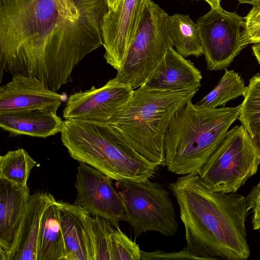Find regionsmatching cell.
Listing matches in <instances>:
<instances>
[{
	"mask_svg": "<svg viewBox=\"0 0 260 260\" xmlns=\"http://www.w3.org/2000/svg\"><path fill=\"white\" fill-rule=\"evenodd\" d=\"M249 210L252 212L251 223L254 230L260 229V179L246 197Z\"/></svg>",
	"mask_w": 260,
	"mask_h": 260,
	"instance_id": "obj_27",
	"label": "cell"
},
{
	"mask_svg": "<svg viewBox=\"0 0 260 260\" xmlns=\"http://www.w3.org/2000/svg\"><path fill=\"white\" fill-rule=\"evenodd\" d=\"M106 0H0V67L57 91L103 45Z\"/></svg>",
	"mask_w": 260,
	"mask_h": 260,
	"instance_id": "obj_1",
	"label": "cell"
},
{
	"mask_svg": "<svg viewBox=\"0 0 260 260\" xmlns=\"http://www.w3.org/2000/svg\"><path fill=\"white\" fill-rule=\"evenodd\" d=\"M95 260H111V239L114 226L106 219L91 216Z\"/></svg>",
	"mask_w": 260,
	"mask_h": 260,
	"instance_id": "obj_24",
	"label": "cell"
},
{
	"mask_svg": "<svg viewBox=\"0 0 260 260\" xmlns=\"http://www.w3.org/2000/svg\"><path fill=\"white\" fill-rule=\"evenodd\" d=\"M185 229L186 247L203 260H246L250 256L245 222L246 197L212 191L199 174L182 175L169 183Z\"/></svg>",
	"mask_w": 260,
	"mask_h": 260,
	"instance_id": "obj_2",
	"label": "cell"
},
{
	"mask_svg": "<svg viewBox=\"0 0 260 260\" xmlns=\"http://www.w3.org/2000/svg\"><path fill=\"white\" fill-rule=\"evenodd\" d=\"M199 90L161 91L142 86L107 123L141 155L165 166V137L171 120Z\"/></svg>",
	"mask_w": 260,
	"mask_h": 260,
	"instance_id": "obj_5",
	"label": "cell"
},
{
	"mask_svg": "<svg viewBox=\"0 0 260 260\" xmlns=\"http://www.w3.org/2000/svg\"><path fill=\"white\" fill-rule=\"evenodd\" d=\"M202 79L194 63L171 46L142 86L161 91L188 90L199 89Z\"/></svg>",
	"mask_w": 260,
	"mask_h": 260,
	"instance_id": "obj_16",
	"label": "cell"
},
{
	"mask_svg": "<svg viewBox=\"0 0 260 260\" xmlns=\"http://www.w3.org/2000/svg\"><path fill=\"white\" fill-rule=\"evenodd\" d=\"M154 259H196L203 260L192 254L186 246L178 252H167L162 250L146 252L141 250V260Z\"/></svg>",
	"mask_w": 260,
	"mask_h": 260,
	"instance_id": "obj_26",
	"label": "cell"
},
{
	"mask_svg": "<svg viewBox=\"0 0 260 260\" xmlns=\"http://www.w3.org/2000/svg\"><path fill=\"white\" fill-rule=\"evenodd\" d=\"M253 54L260 65V42L254 43L252 46Z\"/></svg>",
	"mask_w": 260,
	"mask_h": 260,
	"instance_id": "obj_30",
	"label": "cell"
},
{
	"mask_svg": "<svg viewBox=\"0 0 260 260\" xmlns=\"http://www.w3.org/2000/svg\"><path fill=\"white\" fill-rule=\"evenodd\" d=\"M63 100L61 94L35 77L13 75L11 81L0 87V113L35 109L57 112Z\"/></svg>",
	"mask_w": 260,
	"mask_h": 260,
	"instance_id": "obj_13",
	"label": "cell"
},
{
	"mask_svg": "<svg viewBox=\"0 0 260 260\" xmlns=\"http://www.w3.org/2000/svg\"><path fill=\"white\" fill-rule=\"evenodd\" d=\"M124 210V220L132 227L135 238L147 232L165 236L175 235L179 225L169 192L161 184L143 182L117 181Z\"/></svg>",
	"mask_w": 260,
	"mask_h": 260,
	"instance_id": "obj_8",
	"label": "cell"
},
{
	"mask_svg": "<svg viewBox=\"0 0 260 260\" xmlns=\"http://www.w3.org/2000/svg\"><path fill=\"white\" fill-rule=\"evenodd\" d=\"M60 133L72 158L112 180L143 182L156 173L158 166L135 150L107 122L67 119Z\"/></svg>",
	"mask_w": 260,
	"mask_h": 260,
	"instance_id": "obj_4",
	"label": "cell"
},
{
	"mask_svg": "<svg viewBox=\"0 0 260 260\" xmlns=\"http://www.w3.org/2000/svg\"><path fill=\"white\" fill-rule=\"evenodd\" d=\"M260 164L251 138L242 125L229 131L202 167L199 176L210 190L234 193L257 172Z\"/></svg>",
	"mask_w": 260,
	"mask_h": 260,
	"instance_id": "obj_7",
	"label": "cell"
},
{
	"mask_svg": "<svg viewBox=\"0 0 260 260\" xmlns=\"http://www.w3.org/2000/svg\"><path fill=\"white\" fill-rule=\"evenodd\" d=\"M243 40L246 46L260 42V24L246 27Z\"/></svg>",
	"mask_w": 260,
	"mask_h": 260,
	"instance_id": "obj_28",
	"label": "cell"
},
{
	"mask_svg": "<svg viewBox=\"0 0 260 260\" xmlns=\"http://www.w3.org/2000/svg\"><path fill=\"white\" fill-rule=\"evenodd\" d=\"M238 117V107L205 109L188 101L174 114L165 137L167 170L199 174Z\"/></svg>",
	"mask_w": 260,
	"mask_h": 260,
	"instance_id": "obj_3",
	"label": "cell"
},
{
	"mask_svg": "<svg viewBox=\"0 0 260 260\" xmlns=\"http://www.w3.org/2000/svg\"><path fill=\"white\" fill-rule=\"evenodd\" d=\"M66 256L60 224L58 201L53 197L41 218L37 260H66Z\"/></svg>",
	"mask_w": 260,
	"mask_h": 260,
	"instance_id": "obj_19",
	"label": "cell"
},
{
	"mask_svg": "<svg viewBox=\"0 0 260 260\" xmlns=\"http://www.w3.org/2000/svg\"><path fill=\"white\" fill-rule=\"evenodd\" d=\"M27 185L0 179V260H9L30 197Z\"/></svg>",
	"mask_w": 260,
	"mask_h": 260,
	"instance_id": "obj_14",
	"label": "cell"
},
{
	"mask_svg": "<svg viewBox=\"0 0 260 260\" xmlns=\"http://www.w3.org/2000/svg\"><path fill=\"white\" fill-rule=\"evenodd\" d=\"M147 1L119 0L115 9H109L104 17V57L117 71L122 66Z\"/></svg>",
	"mask_w": 260,
	"mask_h": 260,
	"instance_id": "obj_11",
	"label": "cell"
},
{
	"mask_svg": "<svg viewBox=\"0 0 260 260\" xmlns=\"http://www.w3.org/2000/svg\"><path fill=\"white\" fill-rule=\"evenodd\" d=\"M251 140L256 153L260 159V137L252 138Z\"/></svg>",
	"mask_w": 260,
	"mask_h": 260,
	"instance_id": "obj_31",
	"label": "cell"
},
{
	"mask_svg": "<svg viewBox=\"0 0 260 260\" xmlns=\"http://www.w3.org/2000/svg\"><path fill=\"white\" fill-rule=\"evenodd\" d=\"M64 121L57 112L35 109L0 113V127L12 136L47 138L61 133Z\"/></svg>",
	"mask_w": 260,
	"mask_h": 260,
	"instance_id": "obj_17",
	"label": "cell"
},
{
	"mask_svg": "<svg viewBox=\"0 0 260 260\" xmlns=\"http://www.w3.org/2000/svg\"><path fill=\"white\" fill-rule=\"evenodd\" d=\"M206 1L212 9H215L220 7L221 0H204Z\"/></svg>",
	"mask_w": 260,
	"mask_h": 260,
	"instance_id": "obj_33",
	"label": "cell"
},
{
	"mask_svg": "<svg viewBox=\"0 0 260 260\" xmlns=\"http://www.w3.org/2000/svg\"><path fill=\"white\" fill-rule=\"evenodd\" d=\"M207 69L221 70L228 67L246 47L243 37L245 17L224 10L220 6L212 9L198 18Z\"/></svg>",
	"mask_w": 260,
	"mask_h": 260,
	"instance_id": "obj_9",
	"label": "cell"
},
{
	"mask_svg": "<svg viewBox=\"0 0 260 260\" xmlns=\"http://www.w3.org/2000/svg\"><path fill=\"white\" fill-rule=\"evenodd\" d=\"M167 27L171 46L185 58L203 55L199 26L190 17L182 14L169 15Z\"/></svg>",
	"mask_w": 260,
	"mask_h": 260,
	"instance_id": "obj_20",
	"label": "cell"
},
{
	"mask_svg": "<svg viewBox=\"0 0 260 260\" xmlns=\"http://www.w3.org/2000/svg\"><path fill=\"white\" fill-rule=\"evenodd\" d=\"M66 260H95L91 215L76 205L58 201Z\"/></svg>",
	"mask_w": 260,
	"mask_h": 260,
	"instance_id": "obj_15",
	"label": "cell"
},
{
	"mask_svg": "<svg viewBox=\"0 0 260 260\" xmlns=\"http://www.w3.org/2000/svg\"><path fill=\"white\" fill-rule=\"evenodd\" d=\"M242 103L238 106V119L251 138L260 137V74L254 75Z\"/></svg>",
	"mask_w": 260,
	"mask_h": 260,
	"instance_id": "obj_23",
	"label": "cell"
},
{
	"mask_svg": "<svg viewBox=\"0 0 260 260\" xmlns=\"http://www.w3.org/2000/svg\"><path fill=\"white\" fill-rule=\"evenodd\" d=\"M37 162L23 148L10 150L0 157V179L26 186L31 170Z\"/></svg>",
	"mask_w": 260,
	"mask_h": 260,
	"instance_id": "obj_22",
	"label": "cell"
},
{
	"mask_svg": "<svg viewBox=\"0 0 260 260\" xmlns=\"http://www.w3.org/2000/svg\"><path fill=\"white\" fill-rule=\"evenodd\" d=\"M53 197L50 193L42 191H38L30 194L9 260H37L41 218Z\"/></svg>",
	"mask_w": 260,
	"mask_h": 260,
	"instance_id": "obj_18",
	"label": "cell"
},
{
	"mask_svg": "<svg viewBox=\"0 0 260 260\" xmlns=\"http://www.w3.org/2000/svg\"><path fill=\"white\" fill-rule=\"evenodd\" d=\"M245 19L246 27L260 24V7H253L245 17Z\"/></svg>",
	"mask_w": 260,
	"mask_h": 260,
	"instance_id": "obj_29",
	"label": "cell"
},
{
	"mask_svg": "<svg viewBox=\"0 0 260 260\" xmlns=\"http://www.w3.org/2000/svg\"><path fill=\"white\" fill-rule=\"evenodd\" d=\"M168 16L148 0L122 66L111 79L113 83L133 89L143 85L172 46L167 27Z\"/></svg>",
	"mask_w": 260,
	"mask_h": 260,
	"instance_id": "obj_6",
	"label": "cell"
},
{
	"mask_svg": "<svg viewBox=\"0 0 260 260\" xmlns=\"http://www.w3.org/2000/svg\"><path fill=\"white\" fill-rule=\"evenodd\" d=\"M112 180L100 170L80 162L76 175L75 204L91 216L101 217L119 227L120 221L124 220V210Z\"/></svg>",
	"mask_w": 260,
	"mask_h": 260,
	"instance_id": "obj_10",
	"label": "cell"
},
{
	"mask_svg": "<svg viewBox=\"0 0 260 260\" xmlns=\"http://www.w3.org/2000/svg\"><path fill=\"white\" fill-rule=\"evenodd\" d=\"M119 1V0H106L109 7V9H115Z\"/></svg>",
	"mask_w": 260,
	"mask_h": 260,
	"instance_id": "obj_34",
	"label": "cell"
},
{
	"mask_svg": "<svg viewBox=\"0 0 260 260\" xmlns=\"http://www.w3.org/2000/svg\"><path fill=\"white\" fill-rule=\"evenodd\" d=\"M196 1H199V0H196Z\"/></svg>",
	"mask_w": 260,
	"mask_h": 260,
	"instance_id": "obj_35",
	"label": "cell"
},
{
	"mask_svg": "<svg viewBox=\"0 0 260 260\" xmlns=\"http://www.w3.org/2000/svg\"><path fill=\"white\" fill-rule=\"evenodd\" d=\"M141 250L119 227H113L111 239V260H141Z\"/></svg>",
	"mask_w": 260,
	"mask_h": 260,
	"instance_id": "obj_25",
	"label": "cell"
},
{
	"mask_svg": "<svg viewBox=\"0 0 260 260\" xmlns=\"http://www.w3.org/2000/svg\"><path fill=\"white\" fill-rule=\"evenodd\" d=\"M134 89L109 80L104 86H94L70 95L63 110L65 119H76L108 122L113 115L130 99Z\"/></svg>",
	"mask_w": 260,
	"mask_h": 260,
	"instance_id": "obj_12",
	"label": "cell"
},
{
	"mask_svg": "<svg viewBox=\"0 0 260 260\" xmlns=\"http://www.w3.org/2000/svg\"><path fill=\"white\" fill-rule=\"evenodd\" d=\"M239 4H248L253 7H260V0H237Z\"/></svg>",
	"mask_w": 260,
	"mask_h": 260,
	"instance_id": "obj_32",
	"label": "cell"
},
{
	"mask_svg": "<svg viewBox=\"0 0 260 260\" xmlns=\"http://www.w3.org/2000/svg\"><path fill=\"white\" fill-rule=\"evenodd\" d=\"M247 88L238 73L225 70L218 84L196 105L205 109L224 107L229 101L240 96H244Z\"/></svg>",
	"mask_w": 260,
	"mask_h": 260,
	"instance_id": "obj_21",
	"label": "cell"
},
{
	"mask_svg": "<svg viewBox=\"0 0 260 260\" xmlns=\"http://www.w3.org/2000/svg\"><path fill=\"white\" fill-rule=\"evenodd\" d=\"M260 230V229H259Z\"/></svg>",
	"mask_w": 260,
	"mask_h": 260,
	"instance_id": "obj_36",
	"label": "cell"
}]
</instances>
